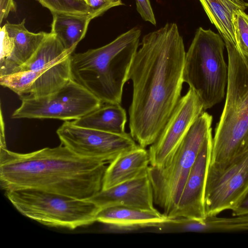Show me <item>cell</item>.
I'll return each instance as SVG.
<instances>
[{
    "label": "cell",
    "mask_w": 248,
    "mask_h": 248,
    "mask_svg": "<svg viewBox=\"0 0 248 248\" xmlns=\"http://www.w3.org/2000/svg\"><path fill=\"white\" fill-rule=\"evenodd\" d=\"M140 45L128 77L133 86L129 127L145 148L158 138L181 97L186 52L175 23L146 34Z\"/></svg>",
    "instance_id": "cell-1"
},
{
    "label": "cell",
    "mask_w": 248,
    "mask_h": 248,
    "mask_svg": "<svg viewBox=\"0 0 248 248\" xmlns=\"http://www.w3.org/2000/svg\"><path fill=\"white\" fill-rule=\"evenodd\" d=\"M108 164L62 144L26 154L0 147V185L5 191L33 189L88 200L102 190Z\"/></svg>",
    "instance_id": "cell-2"
},
{
    "label": "cell",
    "mask_w": 248,
    "mask_h": 248,
    "mask_svg": "<svg viewBox=\"0 0 248 248\" xmlns=\"http://www.w3.org/2000/svg\"><path fill=\"white\" fill-rule=\"evenodd\" d=\"M226 100L213 138L207 171L219 172L248 151V54L226 40Z\"/></svg>",
    "instance_id": "cell-3"
},
{
    "label": "cell",
    "mask_w": 248,
    "mask_h": 248,
    "mask_svg": "<svg viewBox=\"0 0 248 248\" xmlns=\"http://www.w3.org/2000/svg\"><path fill=\"white\" fill-rule=\"evenodd\" d=\"M141 33L134 27L104 46L72 54V79L103 104H120Z\"/></svg>",
    "instance_id": "cell-4"
},
{
    "label": "cell",
    "mask_w": 248,
    "mask_h": 248,
    "mask_svg": "<svg viewBox=\"0 0 248 248\" xmlns=\"http://www.w3.org/2000/svg\"><path fill=\"white\" fill-rule=\"evenodd\" d=\"M225 47L219 34L199 27L186 53L184 81L199 96L204 110L220 102L225 96L228 78Z\"/></svg>",
    "instance_id": "cell-5"
},
{
    "label": "cell",
    "mask_w": 248,
    "mask_h": 248,
    "mask_svg": "<svg viewBox=\"0 0 248 248\" xmlns=\"http://www.w3.org/2000/svg\"><path fill=\"white\" fill-rule=\"evenodd\" d=\"M212 116L202 112L173 154L161 167L150 166L148 175L154 203L170 217L175 210L190 171L210 130Z\"/></svg>",
    "instance_id": "cell-6"
},
{
    "label": "cell",
    "mask_w": 248,
    "mask_h": 248,
    "mask_svg": "<svg viewBox=\"0 0 248 248\" xmlns=\"http://www.w3.org/2000/svg\"><path fill=\"white\" fill-rule=\"evenodd\" d=\"M5 194L22 215L49 227L73 230L90 225L96 221L100 209L88 200L33 189L7 191Z\"/></svg>",
    "instance_id": "cell-7"
},
{
    "label": "cell",
    "mask_w": 248,
    "mask_h": 248,
    "mask_svg": "<svg viewBox=\"0 0 248 248\" xmlns=\"http://www.w3.org/2000/svg\"><path fill=\"white\" fill-rule=\"evenodd\" d=\"M21 104L13 119L76 120L100 107L102 102L73 79L57 91L43 96L20 97Z\"/></svg>",
    "instance_id": "cell-8"
},
{
    "label": "cell",
    "mask_w": 248,
    "mask_h": 248,
    "mask_svg": "<svg viewBox=\"0 0 248 248\" xmlns=\"http://www.w3.org/2000/svg\"><path fill=\"white\" fill-rule=\"evenodd\" d=\"M61 144L78 155L109 164L139 146L131 135L116 134L80 127L65 121L57 130Z\"/></svg>",
    "instance_id": "cell-9"
},
{
    "label": "cell",
    "mask_w": 248,
    "mask_h": 248,
    "mask_svg": "<svg viewBox=\"0 0 248 248\" xmlns=\"http://www.w3.org/2000/svg\"><path fill=\"white\" fill-rule=\"evenodd\" d=\"M248 191V151L219 172L207 171L204 192L206 217L232 210Z\"/></svg>",
    "instance_id": "cell-10"
},
{
    "label": "cell",
    "mask_w": 248,
    "mask_h": 248,
    "mask_svg": "<svg viewBox=\"0 0 248 248\" xmlns=\"http://www.w3.org/2000/svg\"><path fill=\"white\" fill-rule=\"evenodd\" d=\"M203 110L200 98L189 88L179 100L158 138L150 146V166L160 167L167 161Z\"/></svg>",
    "instance_id": "cell-11"
},
{
    "label": "cell",
    "mask_w": 248,
    "mask_h": 248,
    "mask_svg": "<svg viewBox=\"0 0 248 248\" xmlns=\"http://www.w3.org/2000/svg\"><path fill=\"white\" fill-rule=\"evenodd\" d=\"M71 57L59 59L43 68L0 77V85L20 97H41L51 94L72 78Z\"/></svg>",
    "instance_id": "cell-12"
},
{
    "label": "cell",
    "mask_w": 248,
    "mask_h": 248,
    "mask_svg": "<svg viewBox=\"0 0 248 248\" xmlns=\"http://www.w3.org/2000/svg\"><path fill=\"white\" fill-rule=\"evenodd\" d=\"M212 129L208 133L183 188L177 207L169 218L194 219L206 217L204 192L212 147Z\"/></svg>",
    "instance_id": "cell-13"
},
{
    "label": "cell",
    "mask_w": 248,
    "mask_h": 248,
    "mask_svg": "<svg viewBox=\"0 0 248 248\" xmlns=\"http://www.w3.org/2000/svg\"><path fill=\"white\" fill-rule=\"evenodd\" d=\"M88 200L100 209L122 205L147 211L157 210L154 206L153 190L148 174L102 189Z\"/></svg>",
    "instance_id": "cell-14"
},
{
    "label": "cell",
    "mask_w": 248,
    "mask_h": 248,
    "mask_svg": "<svg viewBox=\"0 0 248 248\" xmlns=\"http://www.w3.org/2000/svg\"><path fill=\"white\" fill-rule=\"evenodd\" d=\"M4 25L13 38V45L8 56L0 61V77L13 73L28 61L48 34L29 31L25 27V19L17 24L7 21Z\"/></svg>",
    "instance_id": "cell-15"
},
{
    "label": "cell",
    "mask_w": 248,
    "mask_h": 248,
    "mask_svg": "<svg viewBox=\"0 0 248 248\" xmlns=\"http://www.w3.org/2000/svg\"><path fill=\"white\" fill-rule=\"evenodd\" d=\"M150 165L148 151L140 146L119 155L107 166L102 189L148 174Z\"/></svg>",
    "instance_id": "cell-16"
},
{
    "label": "cell",
    "mask_w": 248,
    "mask_h": 248,
    "mask_svg": "<svg viewBox=\"0 0 248 248\" xmlns=\"http://www.w3.org/2000/svg\"><path fill=\"white\" fill-rule=\"evenodd\" d=\"M211 23L224 40L237 46L233 23L235 12L248 8V2L242 0H199Z\"/></svg>",
    "instance_id": "cell-17"
},
{
    "label": "cell",
    "mask_w": 248,
    "mask_h": 248,
    "mask_svg": "<svg viewBox=\"0 0 248 248\" xmlns=\"http://www.w3.org/2000/svg\"><path fill=\"white\" fill-rule=\"evenodd\" d=\"M168 218L158 210L147 211L114 205L100 208L97 213L96 221L108 224L146 225L150 229Z\"/></svg>",
    "instance_id": "cell-18"
},
{
    "label": "cell",
    "mask_w": 248,
    "mask_h": 248,
    "mask_svg": "<svg viewBox=\"0 0 248 248\" xmlns=\"http://www.w3.org/2000/svg\"><path fill=\"white\" fill-rule=\"evenodd\" d=\"M126 122L125 109L116 104H103L96 109L72 121L78 126L116 134L125 133Z\"/></svg>",
    "instance_id": "cell-19"
},
{
    "label": "cell",
    "mask_w": 248,
    "mask_h": 248,
    "mask_svg": "<svg viewBox=\"0 0 248 248\" xmlns=\"http://www.w3.org/2000/svg\"><path fill=\"white\" fill-rule=\"evenodd\" d=\"M51 31L61 41L64 48L72 52L85 37L91 16L67 14H52Z\"/></svg>",
    "instance_id": "cell-20"
},
{
    "label": "cell",
    "mask_w": 248,
    "mask_h": 248,
    "mask_svg": "<svg viewBox=\"0 0 248 248\" xmlns=\"http://www.w3.org/2000/svg\"><path fill=\"white\" fill-rule=\"evenodd\" d=\"M232 217H206L196 219L195 232H229L248 231V215Z\"/></svg>",
    "instance_id": "cell-21"
},
{
    "label": "cell",
    "mask_w": 248,
    "mask_h": 248,
    "mask_svg": "<svg viewBox=\"0 0 248 248\" xmlns=\"http://www.w3.org/2000/svg\"><path fill=\"white\" fill-rule=\"evenodd\" d=\"M51 13L91 16L92 13L85 3L74 0H36Z\"/></svg>",
    "instance_id": "cell-22"
},
{
    "label": "cell",
    "mask_w": 248,
    "mask_h": 248,
    "mask_svg": "<svg viewBox=\"0 0 248 248\" xmlns=\"http://www.w3.org/2000/svg\"><path fill=\"white\" fill-rule=\"evenodd\" d=\"M233 23L237 46L248 54V14L245 11L237 10L234 14Z\"/></svg>",
    "instance_id": "cell-23"
},
{
    "label": "cell",
    "mask_w": 248,
    "mask_h": 248,
    "mask_svg": "<svg viewBox=\"0 0 248 248\" xmlns=\"http://www.w3.org/2000/svg\"><path fill=\"white\" fill-rule=\"evenodd\" d=\"M94 18L101 16L109 9L123 5L122 0H84Z\"/></svg>",
    "instance_id": "cell-24"
},
{
    "label": "cell",
    "mask_w": 248,
    "mask_h": 248,
    "mask_svg": "<svg viewBox=\"0 0 248 248\" xmlns=\"http://www.w3.org/2000/svg\"><path fill=\"white\" fill-rule=\"evenodd\" d=\"M16 4L14 0H0V23L8 16L10 12L16 11Z\"/></svg>",
    "instance_id": "cell-25"
},
{
    "label": "cell",
    "mask_w": 248,
    "mask_h": 248,
    "mask_svg": "<svg viewBox=\"0 0 248 248\" xmlns=\"http://www.w3.org/2000/svg\"><path fill=\"white\" fill-rule=\"evenodd\" d=\"M231 210L233 216L248 215V191Z\"/></svg>",
    "instance_id": "cell-26"
},
{
    "label": "cell",
    "mask_w": 248,
    "mask_h": 248,
    "mask_svg": "<svg viewBox=\"0 0 248 248\" xmlns=\"http://www.w3.org/2000/svg\"><path fill=\"white\" fill-rule=\"evenodd\" d=\"M2 114L1 113V128H0V147L6 148V142L4 135V126Z\"/></svg>",
    "instance_id": "cell-27"
},
{
    "label": "cell",
    "mask_w": 248,
    "mask_h": 248,
    "mask_svg": "<svg viewBox=\"0 0 248 248\" xmlns=\"http://www.w3.org/2000/svg\"><path fill=\"white\" fill-rule=\"evenodd\" d=\"M74 0L77 1H79V2H84V0Z\"/></svg>",
    "instance_id": "cell-28"
},
{
    "label": "cell",
    "mask_w": 248,
    "mask_h": 248,
    "mask_svg": "<svg viewBox=\"0 0 248 248\" xmlns=\"http://www.w3.org/2000/svg\"><path fill=\"white\" fill-rule=\"evenodd\" d=\"M243 0V1H246V2H248V0Z\"/></svg>",
    "instance_id": "cell-29"
}]
</instances>
